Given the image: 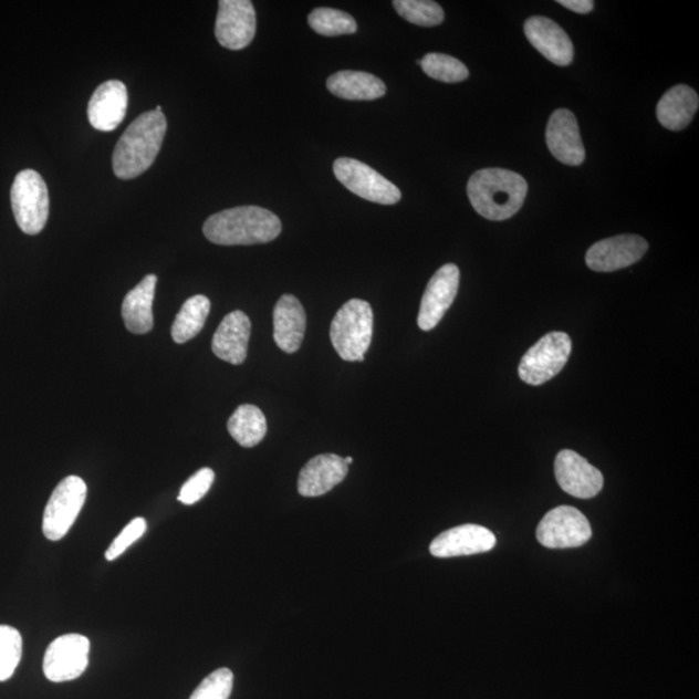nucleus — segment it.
<instances>
[{"label":"nucleus","instance_id":"nucleus-16","mask_svg":"<svg viewBox=\"0 0 699 699\" xmlns=\"http://www.w3.org/2000/svg\"><path fill=\"white\" fill-rule=\"evenodd\" d=\"M128 106L124 82L113 80L102 83L90 98L87 116L91 126L98 132H113L123 124Z\"/></svg>","mask_w":699,"mask_h":699},{"label":"nucleus","instance_id":"nucleus-22","mask_svg":"<svg viewBox=\"0 0 699 699\" xmlns=\"http://www.w3.org/2000/svg\"><path fill=\"white\" fill-rule=\"evenodd\" d=\"M156 285L157 277L147 275L127 293L123 303V317L128 332L146 334L154 328L152 305H154Z\"/></svg>","mask_w":699,"mask_h":699},{"label":"nucleus","instance_id":"nucleus-12","mask_svg":"<svg viewBox=\"0 0 699 699\" xmlns=\"http://www.w3.org/2000/svg\"><path fill=\"white\" fill-rule=\"evenodd\" d=\"M460 270L456 264H445L430 279L422 295L419 324L422 331L435 330L451 307L459 292Z\"/></svg>","mask_w":699,"mask_h":699},{"label":"nucleus","instance_id":"nucleus-10","mask_svg":"<svg viewBox=\"0 0 699 699\" xmlns=\"http://www.w3.org/2000/svg\"><path fill=\"white\" fill-rule=\"evenodd\" d=\"M91 644L86 636L67 634L55 638L45 650L43 672L52 682L79 679L88 666Z\"/></svg>","mask_w":699,"mask_h":699},{"label":"nucleus","instance_id":"nucleus-11","mask_svg":"<svg viewBox=\"0 0 699 699\" xmlns=\"http://www.w3.org/2000/svg\"><path fill=\"white\" fill-rule=\"evenodd\" d=\"M257 17L250 0H220L216 36L222 48L239 51L254 40Z\"/></svg>","mask_w":699,"mask_h":699},{"label":"nucleus","instance_id":"nucleus-32","mask_svg":"<svg viewBox=\"0 0 699 699\" xmlns=\"http://www.w3.org/2000/svg\"><path fill=\"white\" fill-rule=\"evenodd\" d=\"M216 480V473L210 468H202L195 473L184 484L179 492L178 500L186 505H194L200 501L209 492L212 482Z\"/></svg>","mask_w":699,"mask_h":699},{"label":"nucleus","instance_id":"nucleus-14","mask_svg":"<svg viewBox=\"0 0 699 699\" xmlns=\"http://www.w3.org/2000/svg\"><path fill=\"white\" fill-rule=\"evenodd\" d=\"M648 248V241L637 234H620L592 246L586 262L591 270L597 272L618 271L640 261Z\"/></svg>","mask_w":699,"mask_h":699},{"label":"nucleus","instance_id":"nucleus-20","mask_svg":"<svg viewBox=\"0 0 699 699\" xmlns=\"http://www.w3.org/2000/svg\"><path fill=\"white\" fill-rule=\"evenodd\" d=\"M252 333V323L247 314L237 310L228 314L212 337V353L219 359L239 366L247 359L248 344Z\"/></svg>","mask_w":699,"mask_h":699},{"label":"nucleus","instance_id":"nucleus-34","mask_svg":"<svg viewBox=\"0 0 699 699\" xmlns=\"http://www.w3.org/2000/svg\"><path fill=\"white\" fill-rule=\"evenodd\" d=\"M561 6L566 7L567 10L586 14L594 10L595 3L592 0H560Z\"/></svg>","mask_w":699,"mask_h":699},{"label":"nucleus","instance_id":"nucleus-2","mask_svg":"<svg viewBox=\"0 0 699 699\" xmlns=\"http://www.w3.org/2000/svg\"><path fill=\"white\" fill-rule=\"evenodd\" d=\"M202 230L212 244L254 246L279 238L281 222L272 211L250 205L217 212L208 218Z\"/></svg>","mask_w":699,"mask_h":699},{"label":"nucleus","instance_id":"nucleus-21","mask_svg":"<svg viewBox=\"0 0 699 699\" xmlns=\"http://www.w3.org/2000/svg\"><path fill=\"white\" fill-rule=\"evenodd\" d=\"M306 332V313L292 294L281 298L273 309V340L284 353L299 352Z\"/></svg>","mask_w":699,"mask_h":699},{"label":"nucleus","instance_id":"nucleus-8","mask_svg":"<svg viewBox=\"0 0 699 699\" xmlns=\"http://www.w3.org/2000/svg\"><path fill=\"white\" fill-rule=\"evenodd\" d=\"M591 538L587 517L568 505L552 509L536 529L538 542L550 550L577 549L590 542Z\"/></svg>","mask_w":699,"mask_h":699},{"label":"nucleus","instance_id":"nucleus-1","mask_svg":"<svg viewBox=\"0 0 699 699\" xmlns=\"http://www.w3.org/2000/svg\"><path fill=\"white\" fill-rule=\"evenodd\" d=\"M167 121L163 112L143 113L126 128L113 152V171L119 179H134L154 165L161 150Z\"/></svg>","mask_w":699,"mask_h":699},{"label":"nucleus","instance_id":"nucleus-15","mask_svg":"<svg viewBox=\"0 0 699 699\" xmlns=\"http://www.w3.org/2000/svg\"><path fill=\"white\" fill-rule=\"evenodd\" d=\"M497 544V536L480 524H461L438 535L430 544V553L438 559L470 556L490 552Z\"/></svg>","mask_w":699,"mask_h":699},{"label":"nucleus","instance_id":"nucleus-4","mask_svg":"<svg viewBox=\"0 0 699 699\" xmlns=\"http://www.w3.org/2000/svg\"><path fill=\"white\" fill-rule=\"evenodd\" d=\"M374 334V311L367 301L349 300L331 325L334 349L346 362H363Z\"/></svg>","mask_w":699,"mask_h":699},{"label":"nucleus","instance_id":"nucleus-31","mask_svg":"<svg viewBox=\"0 0 699 699\" xmlns=\"http://www.w3.org/2000/svg\"><path fill=\"white\" fill-rule=\"evenodd\" d=\"M233 674L228 668H219L205 678L189 699H228L232 693Z\"/></svg>","mask_w":699,"mask_h":699},{"label":"nucleus","instance_id":"nucleus-3","mask_svg":"<svg viewBox=\"0 0 699 699\" xmlns=\"http://www.w3.org/2000/svg\"><path fill=\"white\" fill-rule=\"evenodd\" d=\"M528 181L520 174L504 169H483L469 179L470 204L486 219L505 220L522 208Z\"/></svg>","mask_w":699,"mask_h":699},{"label":"nucleus","instance_id":"nucleus-36","mask_svg":"<svg viewBox=\"0 0 699 699\" xmlns=\"http://www.w3.org/2000/svg\"><path fill=\"white\" fill-rule=\"evenodd\" d=\"M155 111H156V112H163V108H161V106H159V105H158V106H157V108H156Z\"/></svg>","mask_w":699,"mask_h":699},{"label":"nucleus","instance_id":"nucleus-13","mask_svg":"<svg viewBox=\"0 0 699 699\" xmlns=\"http://www.w3.org/2000/svg\"><path fill=\"white\" fill-rule=\"evenodd\" d=\"M560 488L577 499H592L604 488V476L597 468L572 450H562L554 461Z\"/></svg>","mask_w":699,"mask_h":699},{"label":"nucleus","instance_id":"nucleus-35","mask_svg":"<svg viewBox=\"0 0 699 699\" xmlns=\"http://www.w3.org/2000/svg\"><path fill=\"white\" fill-rule=\"evenodd\" d=\"M344 460L347 463V466H349V463H353L354 461L353 458H345Z\"/></svg>","mask_w":699,"mask_h":699},{"label":"nucleus","instance_id":"nucleus-26","mask_svg":"<svg viewBox=\"0 0 699 699\" xmlns=\"http://www.w3.org/2000/svg\"><path fill=\"white\" fill-rule=\"evenodd\" d=\"M211 303L205 295H194L181 306L177 317H175L171 336L177 344H186L199 334L207 322Z\"/></svg>","mask_w":699,"mask_h":699},{"label":"nucleus","instance_id":"nucleus-18","mask_svg":"<svg viewBox=\"0 0 699 699\" xmlns=\"http://www.w3.org/2000/svg\"><path fill=\"white\" fill-rule=\"evenodd\" d=\"M524 34L551 63L567 66L573 63L574 45L565 30L549 18L534 17L524 22Z\"/></svg>","mask_w":699,"mask_h":699},{"label":"nucleus","instance_id":"nucleus-28","mask_svg":"<svg viewBox=\"0 0 699 699\" xmlns=\"http://www.w3.org/2000/svg\"><path fill=\"white\" fill-rule=\"evenodd\" d=\"M393 6L399 17L415 25L437 27L445 20L442 7L430 0H395Z\"/></svg>","mask_w":699,"mask_h":699},{"label":"nucleus","instance_id":"nucleus-19","mask_svg":"<svg viewBox=\"0 0 699 699\" xmlns=\"http://www.w3.org/2000/svg\"><path fill=\"white\" fill-rule=\"evenodd\" d=\"M348 466L336 453H323L311 459L302 468L299 478V492L305 498L322 497L345 480Z\"/></svg>","mask_w":699,"mask_h":699},{"label":"nucleus","instance_id":"nucleus-9","mask_svg":"<svg viewBox=\"0 0 699 699\" xmlns=\"http://www.w3.org/2000/svg\"><path fill=\"white\" fill-rule=\"evenodd\" d=\"M333 171L340 184L364 200L394 205L401 199V192L397 186L358 159L338 158L333 164Z\"/></svg>","mask_w":699,"mask_h":699},{"label":"nucleus","instance_id":"nucleus-23","mask_svg":"<svg viewBox=\"0 0 699 699\" xmlns=\"http://www.w3.org/2000/svg\"><path fill=\"white\" fill-rule=\"evenodd\" d=\"M699 98L689 86H675L667 91L657 105L659 124L668 131H684L698 111Z\"/></svg>","mask_w":699,"mask_h":699},{"label":"nucleus","instance_id":"nucleus-7","mask_svg":"<svg viewBox=\"0 0 699 699\" xmlns=\"http://www.w3.org/2000/svg\"><path fill=\"white\" fill-rule=\"evenodd\" d=\"M86 498L87 484L79 476L66 477L56 486L43 514L42 530L49 541H62L70 533Z\"/></svg>","mask_w":699,"mask_h":699},{"label":"nucleus","instance_id":"nucleus-5","mask_svg":"<svg viewBox=\"0 0 699 699\" xmlns=\"http://www.w3.org/2000/svg\"><path fill=\"white\" fill-rule=\"evenodd\" d=\"M11 204L20 230L40 233L50 215L49 188L42 175L30 169L20 171L11 188Z\"/></svg>","mask_w":699,"mask_h":699},{"label":"nucleus","instance_id":"nucleus-30","mask_svg":"<svg viewBox=\"0 0 699 699\" xmlns=\"http://www.w3.org/2000/svg\"><path fill=\"white\" fill-rule=\"evenodd\" d=\"M22 657V637L17 628L0 626V681L12 678Z\"/></svg>","mask_w":699,"mask_h":699},{"label":"nucleus","instance_id":"nucleus-17","mask_svg":"<svg viewBox=\"0 0 699 699\" xmlns=\"http://www.w3.org/2000/svg\"><path fill=\"white\" fill-rule=\"evenodd\" d=\"M545 138L546 146L560 163L577 166L586 159V149H584L580 126L573 112L554 111L546 126Z\"/></svg>","mask_w":699,"mask_h":699},{"label":"nucleus","instance_id":"nucleus-24","mask_svg":"<svg viewBox=\"0 0 699 699\" xmlns=\"http://www.w3.org/2000/svg\"><path fill=\"white\" fill-rule=\"evenodd\" d=\"M326 87L345 101H376L386 94L385 83L366 72H338L326 81Z\"/></svg>","mask_w":699,"mask_h":699},{"label":"nucleus","instance_id":"nucleus-25","mask_svg":"<svg viewBox=\"0 0 699 699\" xmlns=\"http://www.w3.org/2000/svg\"><path fill=\"white\" fill-rule=\"evenodd\" d=\"M227 428L240 446L252 448L260 445L268 435V420L260 408L242 405L232 414Z\"/></svg>","mask_w":699,"mask_h":699},{"label":"nucleus","instance_id":"nucleus-33","mask_svg":"<svg viewBox=\"0 0 699 699\" xmlns=\"http://www.w3.org/2000/svg\"><path fill=\"white\" fill-rule=\"evenodd\" d=\"M147 531V521L143 519V517H136L123 530L116 539H114L113 543L109 545V549L105 552V559L108 561H114L131 549V546L138 542L139 539L146 534Z\"/></svg>","mask_w":699,"mask_h":699},{"label":"nucleus","instance_id":"nucleus-6","mask_svg":"<svg viewBox=\"0 0 699 699\" xmlns=\"http://www.w3.org/2000/svg\"><path fill=\"white\" fill-rule=\"evenodd\" d=\"M572 354V338L564 332H551L528 349L520 363L519 375L523 383L543 385L556 377Z\"/></svg>","mask_w":699,"mask_h":699},{"label":"nucleus","instance_id":"nucleus-29","mask_svg":"<svg viewBox=\"0 0 699 699\" xmlns=\"http://www.w3.org/2000/svg\"><path fill=\"white\" fill-rule=\"evenodd\" d=\"M421 67L430 79L446 83H458L469 77V71L460 60L444 53H428L421 59Z\"/></svg>","mask_w":699,"mask_h":699},{"label":"nucleus","instance_id":"nucleus-27","mask_svg":"<svg viewBox=\"0 0 699 699\" xmlns=\"http://www.w3.org/2000/svg\"><path fill=\"white\" fill-rule=\"evenodd\" d=\"M309 24L317 34L337 36L354 34L358 30L352 14L334 9H316L309 14Z\"/></svg>","mask_w":699,"mask_h":699}]
</instances>
